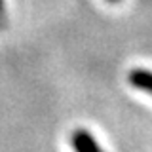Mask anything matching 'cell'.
Returning a JSON list of instances; mask_svg holds the SVG:
<instances>
[{
    "label": "cell",
    "instance_id": "obj_1",
    "mask_svg": "<svg viewBox=\"0 0 152 152\" xmlns=\"http://www.w3.org/2000/svg\"><path fill=\"white\" fill-rule=\"evenodd\" d=\"M70 146L74 152H104L95 137L86 129H76L70 133Z\"/></svg>",
    "mask_w": 152,
    "mask_h": 152
},
{
    "label": "cell",
    "instance_id": "obj_2",
    "mask_svg": "<svg viewBox=\"0 0 152 152\" xmlns=\"http://www.w3.org/2000/svg\"><path fill=\"white\" fill-rule=\"evenodd\" d=\"M129 84L133 88H139L142 91L152 95V70L146 69H135L129 72Z\"/></svg>",
    "mask_w": 152,
    "mask_h": 152
},
{
    "label": "cell",
    "instance_id": "obj_3",
    "mask_svg": "<svg viewBox=\"0 0 152 152\" xmlns=\"http://www.w3.org/2000/svg\"><path fill=\"white\" fill-rule=\"evenodd\" d=\"M2 13H4V0H0V23H2Z\"/></svg>",
    "mask_w": 152,
    "mask_h": 152
},
{
    "label": "cell",
    "instance_id": "obj_4",
    "mask_svg": "<svg viewBox=\"0 0 152 152\" xmlns=\"http://www.w3.org/2000/svg\"><path fill=\"white\" fill-rule=\"evenodd\" d=\"M108 2H118V0H108Z\"/></svg>",
    "mask_w": 152,
    "mask_h": 152
}]
</instances>
